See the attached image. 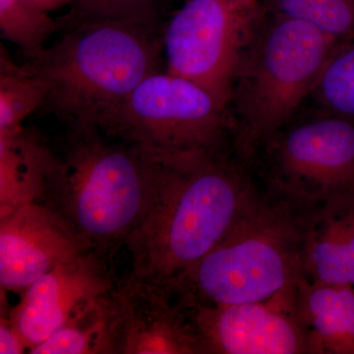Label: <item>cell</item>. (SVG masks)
<instances>
[{
	"label": "cell",
	"instance_id": "8",
	"mask_svg": "<svg viewBox=\"0 0 354 354\" xmlns=\"http://www.w3.org/2000/svg\"><path fill=\"white\" fill-rule=\"evenodd\" d=\"M279 190L317 204L354 189V120L337 114L283 128L267 145Z\"/></svg>",
	"mask_w": 354,
	"mask_h": 354
},
{
	"label": "cell",
	"instance_id": "19",
	"mask_svg": "<svg viewBox=\"0 0 354 354\" xmlns=\"http://www.w3.org/2000/svg\"><path fill=\"white\" fill-rule=\"evenodd\" d=\"M58 28L50 14L26 0H0V30L4 39L36 59Z\"/></svg>",
	"mask_w": 354,
	"mask_h": 354
},
{
	"label": "cell",
	"instance_id": "9",
	"mask_svg": "<svg viewBox=\"0 0 354 354\" xmlns=\"http://www.w3.org/2000/svg\"><path fill=\"white\" fill-rule=\"evenodd\" d=\"M184 304L204 354L312 353L308 334L293 312L290 293L250 304Z\"/></svg>",
	"mask_w": 354,
	"mask_h": 354
},
{
	"label": "cell",
	"instance_id": "3",
	"mask_svg": "<svg viewBox=\"0 0 354 354\" xmlns=\"http://www.w3.org/2000/svg\"><path fill=\"white\" fill-rule=\"evenodd\" d=\"M158 29L111 19L77 21L26 64L48 88L44 106L70 130L97 129L144 79L160 71Z\"/></svg>",
	"mask_w": 354,
	"mask_h": 354
},
{
	"label": "cell",
	"instance_id": "14",
	"mask_svg": "<svg viewBox=\"0 0 354 354\" xmlns=\"http://www.w3.org/2000/svg\"><path fill=\"white\" fill-rule=\"evenodd\" d=\"M353 286L305 276L295 286L293 312L308 334L312 353L354 354Z\"/></svg>",
	"mask_w": 354,
	"mask_h": 354
},
{
	"label": "cell",
	"instance_id": "10",
	"mask_svg": "<svg viewBox=\"0 0 354 354\" xmlns=\"http://www.w3.org/2000/svg\"><path fill=\"white\" fill-rule=\"evenodd\" d=\"M111 256V253L92 249L57 266L22 293L9 319L29 351L118 286L120 279L113 269Z\"/></svg>",
	"mask_w": 354,
	"mask_h": 354
},
{
	"label": "cell",
	"instance_id": "18",
	"mask_svg": "<svg viewBox=\"0 0 354 354\" xmlns=\"http://www.w3.org/2000/svg\"><path fill=\"white\" fill-rule=\"evenodd\" d=\"M266 10L304 22L339 41L354 39V0H269Z\"/></svg>",
	"mask_w": 354,
	"mask_h": 354
},
{
	"label": "cell",
	"instance_id": "24",
	"mask_svg": "<svg viewBox=\"0 0 354 354\" xmlns=\"http://www.w3.org/2000/svg\"><path fill=\"white\" fill-rule=\"evenodd\" d=\"M172 1V0H158V3H162V2H165V3H169V2Z\"/></svg>",
	"mask_w": 354,
	"mask_h": 354
},
{
	"label": "cell",
	"instance_id": "6",
	"mask_svg": "<svg viewBox=\"0 0 354 354\" xmlns=\"http://www.w3.org/2000/svg\"><path fill=\"white\" fill-rule=\"evenodd\" d=\"M97 129L153 153L221 151L234 124L201 86L169 72L144 79Z\"/></svg>",
	"mask_w": 354,
	"mask_h": 354
},
{
	"label": "cell",
	"instance_id": "23",
	"mask_svg": "<svg viewBox=\"0 0 354 354\" xmlns=\"http://www.w3.org/2000/svg\"><path fill=\"white\" fill-rule=\"evenodd\" d=\"M26 1L43 9L46 12H50V11L57 10V9L62 8L69 4L76 3L78 0H26Z\"/></svg>",
	"mask_w": 354,
	"mask_h": 354
},
{
	"label": "cell",
	"instance_id": "16",
	"mask_svg": "<svg viewBox=\"0 0 354 354\" xmlns=\"http://www.w3.org/2000/svg\"><path fill=\"white\" fill-rule=\"evenodd\" d=\"M120 286V281L114 290L88 305L55 335L30 349L29 353L123 354L125 313Z\"/></svg>",
	"mask_w": 354,
	"mask_h": 354
},
{
	"label": "cell",
	"instance_id": "21",
	"mask_svg": "<svg viewBox=\"0 0 354 354\" xmlns=\"http://www.w3.org/2000/svg\"><path fill=\"white\" fill-rule=\"evenodd\" d=\"M76 3L75 22L121 20L158 30V0H78Z\"/></svg>",
	"mask_w": 354,
	"mask_h": 354
},
{
	"label": "cell",
	"instance_id": "1",
	"mask_svg": "<svg viewBox=\"0 0 354 354\" xmlns=\"http://www.w3.org/2000/svg\"><path fill=\"white\" fill-rule=\"evenodd\" d=\"M158 153L152 201L128 239L130 278L174 290L258 197L221 151Z\"/></svg>",
	"mask_w": 354,
	"mask_h": 354
},
{
	"label": "cell",
	"instance_id": "15",
	"mask_svg": "<svg viewBox=\"0 0 354 354\" xmlns=\"http://www.w3.org/2000/svg\"><path fill=\"white\" fill-rule=\"evenodd\" d=\"M55 158V151L24 127L0 133L1 216L41 201Z\"/></svg>",
	"mask_w": 354,
	"mask_h": 354
},
{
	"label": "cell",
	"instance_id": "20",
	"mask_svg": "<svg viewBox=\"0 0 354 354\" xmlns=\"http://www.w3.org/2000/svg\"><path fill=\"white\" fill-rule=\"evenodd\" d=\"M311 95L326 113L354 120V39L333 53Z\"/></svg>",
	"mask_w": 354,
	"mask_h": 354
},
{
	"label": "cell",
	"instance_id": "7",
	"mask_svg": "<svg viewBox=\"0 0 354 354\" xmlns=\"http://www.w3.org/2000/svg\"><path fill=\"white\" fill-rule=\"evenodd\" d=\"M267 10L259 0H186L162 32L167 70L227 109L239 65Z\"/></svg>",
	"mask_w": 354,
	"mask_h": 354
},
{
	"label": "cell",
	"instance_id": "11",
	"mask_svg": "<svg viewBox=\"0 0 354 354\" xmlns=\"http://www.w3.org/2000/svg\"><path fill=\"white\" fill-rule=\"evenodd\" d=\"M92 246L64 216L41 202L0 218V283L23 292L57 266L75 259Z\"/></svg>",
	"mask_w": 354,
	"mask_h": 354
},
{
	"label": "cell",
	"instance_id": "5",
	"mask_svg": "<svg viewBox=\"0 0 354 354\" xmlns=\"http://www.w3.org/2000/svg\"><path fill=\"white\" fill-rule=\"evenodd\" d=\"M341 44L267 11L242 57L227 106L242 157L250 158L288 125Z\"/></svg>",
	"mask_w": 354,
	"mask_h": 354
},
{
	"label": "cell",
	"instance_id": "17",
	"mask_svg": "<svg viewBox=\"0 0 354 354\" xmlns=\"http://www.w3.org/2000/svg\"><path fill=\"white\" fill-rule=\"evenodd\" d=\"M0 50V133L23 127L26 118L44 106L48 88L27 65L13 62L3 44Z\"/></svg>",
	"mask_w": 354,
	"mask_h": 354
},
{
	"label": "cell",
	"instance_id": "12",
	"mask_svg": "<svg viewBox=\"0 0 354 354\" xmlns=\"http://www.w3.org/2000/svg\"><path fill=\"white\" fill-rule=\"evenodd\" d=\"M125 313L123 354H204L189 309L176 293L127 277L120 281Z\"/></svg>",
	"mask_w": 354,
	"mask_h": 354
},
{
	"label": "cell",
	"instance_id": "13",
	"mask_svg": "<svg viewBox=\"0 0 354 354\" xmlns=\"http://www.w3.org/2000/svg\"><path fill=\"white\" fill-rule=\"evenodd\" d=\"M310 209L304 239V276L310 281L354 286V189Z\"/></svg>",
	"mask_w": 354,
	"mask_h": 354
},
{
	"label": "cell",
	"instance_id": "4",
	"mask_svg": "<svg viewBox=\"0 0 354 354\" xmlns=\"http://www.w3.org/2000/svg\"><path fill=\"white\" fill-rule=\"evenodd\" d=\"M258 196L221 241L178 283L185 304L263 302L293 290L304 277L308 202Z\"/></svg>",
	"mask_w": 354,
	"mask_h": 354
},
{
	"label": "cell",
	"instance_id": "2",
	"mask_svg": "<svg viewBox=\"0 0 354 354\" xmlns=\"http://www.w3.org/2000/svg\"><path fill=\"white\" fill-rule=\"evenodd\" d=\"M41 203L93 248L113 254L143 221L157 184L158 153L100 129L70 130Z\"/></svg>",
	"mask_w": 354,
	"mask_h": 354
},
{
	"label": "cell",
	"instance_id": "22",
	"mask_svg": "<svg viewBox=\"0 0 354 354\" xmlns=\"http://www.w3.org/2000/svg\"><path fill=\"white\" fill-rule=\"evenodd\" d=\"M28 349L27 344L19 334L10 319L1 318L0 324V353L19 354Z\"/></svg>",
	"mask_w": 354,
	"mask_h": 354
}]
</instances>
